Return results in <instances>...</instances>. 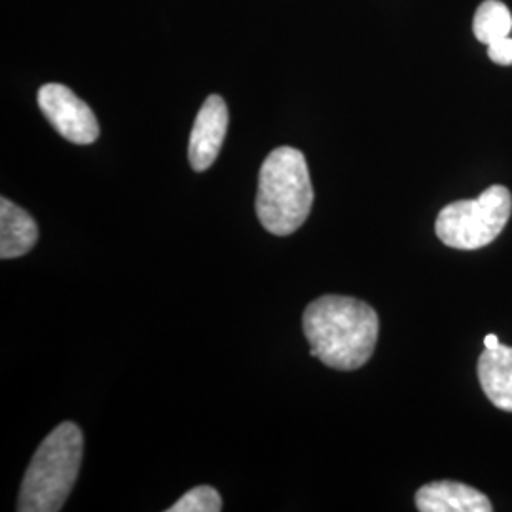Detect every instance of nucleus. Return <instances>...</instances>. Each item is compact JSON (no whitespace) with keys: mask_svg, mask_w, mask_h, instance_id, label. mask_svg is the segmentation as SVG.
Instances as JSON below:
<instances>
[{"mask_svg":"<svg viewBox=\"0 0 512 512\" xmlns=\"http://www.w3.org/2000/svg\"><path fill=\"white\" fill-rule=\"evenodd\" d=\"M302 323L311 355L336 370L366 365L378 342V313L351 296L327 294L313 300Z\"/></svg>","mask_w":512,"mask_h":512,"instance_id":"f257e3e1","label":"nucleus"},{"mask_svg":"<svg viewBox=\"0 0 512 512\" xmlns=\"http://www.w3.org/2000/svg\"><path fill=\"white\" fill-rule=\"evenodd\" d=\"M228 129V107L220 95L205 99L196 116L188 143V160L194 171H207L215 164Z\"/></svg>","mask_w":512,"mask_h":512,"instance_id":"423d86ee","label":"nucleus"},{"mask_svg":"<svg viewBox=\"0 0 512 512\" xmlns=\"http://www.w3.org/2000/svg\"><path fill=\"white\" fill-rule=\"evenodd\" d=\"M313 186L304 154L293 147L275 148L258 175L256 215L274 236H291L310 215Z\"/></svg>","mask_w":512,"mask_h":512,"instance_id":"f03ea898","label":"nucleus"},{"mask_svg":"<svg viewBox=\"0 0 512 512\" xmlns=\"http://www.w3.org/2000/svg\"><path fill=\"white\" fill-rule=\"evenodd\" d=\"M473 31L476 40L486 46L499 38L511 37V10L501 0H484L476 10Z\"/></svg>","mask_w":512,"mask_h":512,"instance_id":"9d476101","label":"nucleus"},{"mask_svg":"<svg viewBox=\"0 0 512 512\" xmlns=\"http://www.w3.org/2000/svg\"><path fill=\"white\" fill-rule=\"evenodd\" d=\"M484 346H486V348H497V346H501V344H499V338H497V336H495V334H488V336H486V338H484Z\"/></svg>","mask_w":512,"mask_h":512,"instance_id":"ddd939ff","label":"nucleus"},{"mask_svg":"<svg viewBox=\"0 0 512 512\" xmlns=\"http://www.w3.org/2000/svg\"><path fill=\"white\" fill-rule=\"evenodd\" d=\"M488 57L497 65H512V38H499L488 44Z\"/></svg>","mask_w":512,"mask_h":512,"instance_id":"f8f14e48","label":"nucleus"},{"mask_svg":"<svg viewBox=\"0 0 512 512\" xmlns=\"http://www.w3.org/2000/svg\"><path fill=\"white\" fill-rule=\"evenodd\" d=\"M84 454V437L73 421L42 440L21 482L19 512H57L73 492Z\"/></svg>","mask_w":512,"mask_h":512,"instance_id":"7ed1b4c3","label":"nucleus"},{"mask_svg":"<svg viewBox=\"0 0 512 512\" xmlns=\"http://www.w3.org/2000/svg\"><path fill=\"white\" fill-rule=\"evenodd\" d=\"M38 107L57 133L74 145H92L99 137L93 110L63 84H46L38 90Z\"/></svg>","mask_w":512,"mask_h":512,"instance_id":"39448f33","label":"nucleus"},{"mask_svg":"<svg viewBox=\"0 0 512 512\" xmlns=\"http://www.w3.org/2000/svg\"><path fill=\"white\" fill-rule=\"evenodd\" d=\"M38 241L35 219L16 203L0 200V258H19L27 255Z\"/></svg>","mask_w":512,"mask_h":512,"instance_id":"1a4fd4ad","label":"nucleus"},{"mask_svg":"<svg viewBox=\"0 0 512 512\" xmlns=\"http://www.w3.org/2000/svg\"><path fill=\"white\" fill-rule=\"evenodd\" d=\"M416 507L421 512H490L494 509L482 492L452 480L425 484L416 494Z\"/></svg>","mask_w":512,"mask_h":512,"instance_id":"0eeeda50","label":"nucleus"},{"mask_svg":"<svg viewBox=\"0 0 512 512\" xmlns=\"http://www.w3.org/2000/svg\"><path fill=\"white\" fill-rule=\"evenodd\" d=\"M511 192L494 184L475 200L446 205L437 219V236L452 249L475 251L490 245L511 219Z\"/></svg>","mask_w":512,"mask_h":512,"instance_id":"20e7f679","label":"nucleus"},{"mask_svg":"<svg viewBox=\"0 0 512 512\" xmlns=\"http://www.w3.org/2000/svg\"><path fill=\"white\" fill-rule=\"evenodd\" d=\"M222 511V497L211 486H198L175 501L167 512H220Z\"/></svg>","mask_w":512,"mask_h":512,"instance_id":"9b49d317","label":"nucleus"},{"mask_svg":"<svg viewBox=\"0 0 512 512\" xmlns=\"http://www.w3.org/2000/svg\"><path fill=\"white\" fill-rule=\"evenodd\" d=\"M478 378L492 404L512 412V348L484 349L478 359Z\"/></svg>","mask_w":512,"mask_h":512,"instance_id":"6e6552de","label":"nucleus"}]
</instances>
